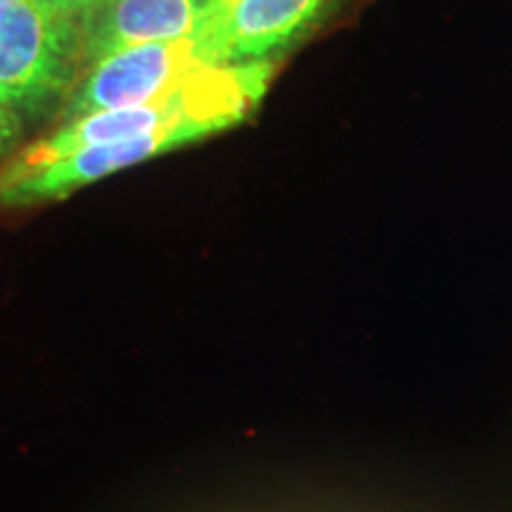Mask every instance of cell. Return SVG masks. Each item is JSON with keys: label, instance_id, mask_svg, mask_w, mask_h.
Instances as JSON below:
<instances>
[{"label": "cell", "instance_id": "obj_1", "mask_svg": "<svg viewBox=\"0 0 512 512\" xmlns=\"http://www.w3.org/2000/svg\"><path fill=\"white\" fill-rule=\"evenodd\" d=\"M273 69L268 60L204 64L162 98L67 119L50 136L24 147L0 171L29 174L83 147L145 136L162 128H183L195 140L211 136L240 124L256 110L266 95Z\"/></svg>", "mask_w": 512, "mask_h": 512}, {"label": "cell", "instance_id": "obj_2", "mask_svg": "<svg viewBox=\"0 0 512 512\" xmlns=\"http://www.w3.org/2000/svg\"><path fill=\"white\" fill-rule=\"evenodd\" d=\"M81 57L79 24L43 0H0V100L38 114L64 93Z\"/></svg>", "mask_w": 512, "mask_h": 512}, {"label": "cell", "instance_id": "obj_3", "mask_svg": "<svg viewBox=\"0 0 512 512\" xmlns=\"http://www.w3.org/2000/svg\"><path fill=\"white\" fill-rule=\"evenodd\" d=\"M204 64L207 62L200 57L195 38L140 43L117 50L93 64L86 81L69 100L64 121L162 98Z\"/></svg>", "mask_w": 512, "mask_h": 512}, {"label": "cell", "instance_id": "obj_4", "mask_svg": "<svg viewBox=\"0 0 512 512\" xmlns=\"http://www.w3.org/2000/svg\"><path fill=\"white\" fill-rule=\"evenodd\" d=\"M330 0H235L209 12L195 36L207 64L261 62L283 50L316 22Z\"/></svg>", "mask_w": 512, "mask_h": 512}, {"label": "cell", "instance_id": "obj_5", "mask_svg": "<svg viewBox=\"0 0 512 512\" xmlns=\"http://www.w3.org/2000/svg\"><path fill=\"white\" fill-rule=\"evenodd\" d=\"M211 0H107L79 22L81 60L95 64L128 46L200 34Z\"/></svg>", "mask_w": 512, "mask_h": 512}, {"label": "cell", "instance_id": "obj_6", "mask_svg": "<svg viewBox=\"0 0 512 512\" xmlns=\"http://www.w3.org/2000/svg\"><path fill=\"white\" fill-rule=\"evenodd\" d=\"M43 3H46L48 8H53L57 15L67 19H81L86 17L88 12L100 8L102 3H107V0H43Z\"/></svg>", "mask_w": 512, "mask_h": 512}, {"label": "cell", "instance_id": "obj_7", "mask_svg": "<svg viewBox=\"0 0 512 512\" xmlns=\"http://www.w3.org/2000/svg\"><path fill=\"white\" fill-rule=\"evenodd\" d=\"M19 133V114L12 112L3 100H0V155L15 143Z\"/></svg>", "mask_w": 512, "mask_h": 512}, {"label": "cell", "instance_id": "obj_8", "mask_svg": "<svg viewBox=\"0 0 512 512\" xmlns=\"http://www.w3.org/2000/svg\"><path fill=\"white\" fill-rule=\"evenodd\" d=\"M230 3H235V0H211L209 12H221V10H226Z\"/></svg>", "mask_w": 512, "mask_h": 512}]
</instances>
